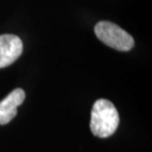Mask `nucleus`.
<instances>
[{
  "mask_svg": "<svg viewBox=\"0 0 152 152\" xmlns=\"http://www.w3.org/2000/svg\"><path fill=\"white\" fill-rule=\"evenodd\" d=\"M118 123L120 117L113 103L106 99L97 100L91 111V132L101 138L109 137L117 130Z\"/></svg>",
  "mask_w": 152,
  "mask_h": 152,
  "instance_id": "obj_1",
  "label": "nucleus"
},
{
  "mask_svg": "<svg viewBox=\"0 0 152 152\" xmlns=\"http://www.w3.org/2000/svg\"><path fill=\"white\" fill-rule=\"evenodd\" d=\"M95 34L105 45L120 51H129L134 45V39L129 33L109 21L97 23Z\"/></svg>",
  "mask_w": 152,
  "mask_h": 152,
  "instance_id": "obj_2",
  "label": "nucleus"
},
{
  "mask_svg": "<svg viewBox=\"0 0 152 152\" xmlns=\"http://www.w3.org/2000/svg\"><path fill=\"white\" fill-rule=\"evenodd\" d=\"M23 53V42L16 35L0 36V68L15 62Z\"/></svg>",
  "mask_w": 152,
  "mask_h": 152,
  "instance_id": "obj_3",
  "label": "nucleus"
},
{
  "mask_svg": "<svg viewBox=\"0 0 152 152\" xmlns=\"http://www.w3.org/2000/svg\"><path fill=\"white\" fill-rule=\"evenodd\" d=\"M25 97V91L17 88L0 102V124H7L16 117L17 108L23 104Z\"/></svg>",
  "mask_w": 152,
  "mask_h": 152,
  "instance_id": "obj_4",
  "label": "nucleus"
}]
</instances>
